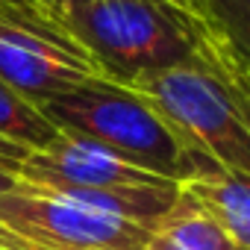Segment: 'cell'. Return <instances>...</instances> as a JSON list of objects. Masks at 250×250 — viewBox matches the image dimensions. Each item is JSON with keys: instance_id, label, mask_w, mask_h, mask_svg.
Instances as JSON below:
<instances>
[{"instance_id": "7a4b0ae2", "label": "cell", "mask_w": 250, "mask_h": 250, "mask_svg": "<svg viewBox=\"0 0 250 250\" xmlns=\"http://www.w3.org/2000/svg\"><path fill=\"white\" fill-rule=\"evenodd\" d=\"M39 109L59 133L88 139L124 162L174 180L177 186L221 171L215 159L171 127L142 91L106 77H91L83 85L44 100Z\"/></svg>"}, {"instance_id": "5b68a950", "label": "cell", "mask_w": 250, "mask_h": 250, "mask_svg": "<svg viewBox=\"0 0 250 250\" xmlns=\"http://www.w3.org/2000/svg\"><path fill=\"white\" fill-rule=\"evenodd\" d=\"M150 238L145 227L21 177L0 197V247L6 250H145Z\"/></svg>"}, {"instance_id": "6da1fadb", "label": "cell", "mask_w": 250, "mask_h": 250, "mask_svg": "<svg viewBox=\"0 0 250 250\" xmlns=\"http://www.w3.org/2000/svg\"><path fill=\"white\" fill-rule=\"evenodd\" d=\"M71 39L100 77L133 88L139 80L177 68L235 74L206 21L177 0H106L62 12Z\"/></svg>"}, {"instance_id": "277c9868", "label": "cell", "mask_w": 250, "mask_h": 250, "mask_svg": "<svg viewBox=\"0 0 250 250\" xmlns=\"http://www.w3.org/2000/svg\"><path fill=\"white\" fill-rule=\"evenodd\" d=\"M133 88L224 171L250 177V74L177 68L150 74Z\"/></svg>"}, {"instance_id": "7c38bea8", "label": "cell", "mask_w": 250, "mask_h": 250, "mask_svg": "<svg viewBox=\"0 0 250 250\" xmlns=\"http://www.w3.org/2000/svg\"><path fill=\"white\" fill-rule=\"evenodd\" d=\"M27 156H30V150L12 145V142H6V139H0V165H3V168H9V171L18 174V168H21V162H24Z\"/></svg>"}, {"instance_id": "3957f363", "label": "cell", "mask_w": 250, "mask_h": 250, "mask_svg": "<svg viewBox=\"0 0 250 250\" xmlns=\"http://www.w3.org/2000/svg\"><path fill=\"white\" fill-rule=\"evenodd\" d=\"M18 177L150 232L159 229L183 188L74 133H59L44 150L30 153L21 162Z\"/></svg>"}, {"instance_id": "9a60e30c", "label": "cell", "mask_w": 250, "mask_h": 250, "mask_svg": "<svg viewBox=\"0 0 250 250\" xmlns=\"http://www.w3.org/2000/svg\"><path fill=\"white\" fill-rule=\"evenodd\" d=\"M0 250H6V247H0Z\"/></svg>"}, {"instance_id": "9c48e42d", "label": "cell", "mask_w": 250, "mask_h": 250, "mask_svg": "<svg viewBox=\"0 0 250 250\" xmlns=\"http://www.w3.org/2000/svg\"><path fill=\"white\" fill-rule=\"evenodd\" d=\"M191 9L206 21L227 59L250 74V0H191Z\"/></svg>"}, {"instance_id": "8fae6325", "label": "cell", "mask_w": 250, "mask_h": 250, "mask_svg": "<svg viewBox=\"0 0 250 250\" xmlns=\"http://www.w3.org/2000/svg\"><path fill=\"white\" fill-rule=\"evenodd\" d=\"M0 21L12 24L18 30H27L50 44H59V47L88 59V53L71 39L62 12L56 6H50L47 0H0Z\"/></svg>"}, {"instance_id": "52a82bcc", "label": "cell", "mask_w": 250, "mask_h": 250, "mask_svg": "<svg viewBox=\"0 0 250 250\" xmlns=\"http://www.w3.org/2000/svg\"><path fill=\"white\" fill-rule=\"evenodd\" d=\"M227 232L235 250H250V177L235 171H215L183 186Z\"/></svg>"}, {"instance_id": "30bf717a", "label": "cell", "mask_w": 250, "mask_h": 250, "mask_svg": "<svg viewBox=\"0 0 250 250\" xmlns=\"http://www.w3.org/2000/svg\"><path fill=\"white\" fill-rule=\"evenodd\" d=\"M56 136L59 130L47 121V115L39 106H33L27 97L0 83V139L36 153L44 150Z\"/></svg>"}, {"instance_id": "5bb4252c", "label": "cell", "mask_w": 250, "mask_h": 250, "mask_svg": "<svg viewBox=\"0 0 250 250\" xmlns=\"http://www.w3.org/2000/svg\"><path fill=\"white\" fill-rule=\"evenodd\" d=\"M18 186V174L15 171H9V168H3L0 165V197H3L6 191H12Z\"/></svg>"}, {"instance_id": "8992f818", "label": "cell", "mask_w": 250, "mask_h": 250, "mask_svg": "<svg viewBox=\"0 0 250 250\" xmlns=\"http://www.w3.org/2000/svg\"><path fill=\"white\" fill-rule=\"evenodd\" d=\"M91 77H100L91 59L0 21V83L33 106L77 88Z\"/></svg>"}, {"instance_id": "ba28073f", "label": "cell", "mask_w": 250, "mask_h": 250, "mask_svg": "<svg viewBox=\"0 0 250 250\" xmlns=\"http://www.w3.org/2000/svg\"><path fill=\"white\" fill-rule=\"evenodd\" d=\"M145 250H235V244L215 218L186 188H180L174 209L165 215Z\"/></svg>"}, {"instance_id": "4fadbf2b", "label": "cell", "mask_w": 250, "mask_h": 250, "mask_svg": "<svg viewBox=\"0 0 250 250\" xmlns=\"http://www.w3.org/2000/svg\"><path fill=\"white\" fill-rule=\"evenodd\" d=\"M50 6H56L59 12L65 9H74V6H88V3H106V0H47ZM177 3H188L191 6V0H177Z\"/></svg>"}]
</instances>
